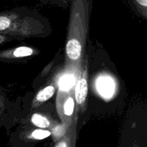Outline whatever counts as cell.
Here are the masks:
<instances>
[{"label": "cell", "instance_id": "9c48e42d", "mask_svg": "<svg viewBox=\"0 0 147 147\" xmlns=\"http://www.w3.org/2000/svg\"><path fill=\"white\" fill-rule=\"evenodd\" d=\"M52 135V132L50 130L42 129H34L27 131L23 136V139H26L27 142H35L41 141Z\"/></svg>", "mask_w": 147, "mask_h": 147}, {"label": "cell", "instance_id": "52a82bcc", "mask_svg": "<svg viewBox=\"0 0 147 147\" xmlns=\"http://www.w3.org/2000/svg\"><path fill=\"white\" fill-rule=\"evenodd\" d=\"M57 82L56 80H53L45 87L39 90L32 102V109H35L50 100L57 91Z\"/></svg>", "mask_w": 147, "mask_h": 147}, {"label": "cell", "instance_id": "8fae6325", "mask_svg": "<svg viewBox=\"0 0 147 147\" xmlns=\"http://www.w3.org/2000/svg\"><path fill=\"white\" fill-rule=\"evenodd\" d=\"M5 96L2 89L0 87V128L2 125L3 119H4V112H5Z\"/></svg>", "mask_w": 147, "mask_h": 147}, {"label": "cell", "instance_id": "6da1fadb", "mask_svg": "<svg viewBox=\"0 0 147 147\" xmlns=\"http://www.w3.org/2000/svg\"><path fill=\"white\" fill-rule=\"evenodd\" d=\"M93 0H70L65 44V69L78 72L84 60Z\"/></svg>", "mask_w": 147, "mask_h": 147}, {"label": "cell", "instance_id": "30bf717a", "mask_svg": "<svg viewBox=\"0 0 147 147\" xmlns=\"http://www.w3.org/2000/svg\"><path fill=\"white\" fill-rule=\"evenodd\" d=\"M137 12L144 19L147 18V0H130Z\"/></svg>", "mask_w": 147, "mask_h": 147}, {"label": "cell", "instance_id": "ba28073f", "mask_svg": "<svg viewBox=\"0 0 147 147\" xmlns=\"http://www.w3.org/2000/svg\"><path fill=\"white\" fill-rule=\"evenodd\" d=\"M77 123L65 131L61 136L54 141L53 147H76L77 140Z\"/></svg>", "mask_w": 147, "mask_h": 147}, {"label": "cell", "instance_id": "3957f363", "mask_svg": "<svg viewBox=\"0 0 147 147\" xmlns=\"http://www.w3.org/2000/svg\"><path fill=\"white\" fill-rule=\"evenodd\" d=\"M56 110L65 131L78 121L79 111L76 106L74 88L59 90L56 97Z\"/></svg>", "mask_w": 147, "mask_h": 147}, {"label": "cell", "instance_id": "8992f818", "mask_svg": "<svg viewBox=\"0 0 147 147\" xmlns=\"http://www.w3.org/2000/svg\"><path fill=\"white\" fill-rule=\"evenodd\" d=\"M30 121L37 129H47L54 132L55 129L58 126V123L50 115L42 113H34L31 116Z\"/></svg>", "mask_w": 147, "mask_h": 147}, {"label": "cell", "instance_id": "7a4b0ae2", "mask_svg": "<svg viewBox=\"0 0 147 147\" xmlns=\"http://www.w3.org/2000/svg\"><path fill=\"white\" fill-rule=\"evenodd\" d=\"M50 30L48 21L35 10L19 7L0 12V34L14 40L45 37Z\"/></svg>", "mask_w": 147, "mask_h": 147}, {"label": "cell", "instance_id": "4fadbf2b", "mask_svg": "<svg viewBox=\"0 0 147 147\" xmlns=\"http://www.w3.org/2000/svg\"><path fill=\"white\" fill-rule=\"evenodd\" d=\"M11 40H14V39L12 37L0 34V46L2 44L7 42L11 41Z\"/></svg>", "mask_w": 147, "mask_h": 147}, {"label": "cell", "instance_id": "7c38bea8", "mask_svg": "<svg viewBox=\"0 0 147 147\" xmlns=\"http://www.w3.org/2000/svg\"><path fill=\"white\" fill-rule=\"evenodd\" d=\"M53 2L55 3L57 5L60 6V7H66L70 4V0H50Z\"/></svg>", "mask_w": 147, "mask_h": 147}, {"label": "cell", "instance_id": "5bb4252c", "mask_svg": "<svg viewBox=\"0 0 147 147\" xmlns=\"http://www.w3.org/2000/svg\"><path fill=\"white\" fill-rule=\"evenodd\" d=\"M131 147H139V145L137 142H134V143L131 146Z\"/></svg>", "mask_w": 147, "mask_h": 147}, {"label": "cell", "instance_id": "5b68a950", "mask_svg": "<svg viewBox=\"0 0 147 147\" xmlns=\"http://www.w3.org/2000/svg\"><path fill=\"white\" fill-rule=\"evenodd\" d=\"M39 50L29 46H20L0 51V61L8 62L27 58L38 54Z\"/></svg>", "mask_w": 147, "mask_h": 147}, {"label": "cell", "instance_id": "277c9868", "mask_svg": "<svg viewBox=\"0 0 147 147\" xmlns=\"http://www.w3.org/2000/svg\"><path fill=\"white\" fill-rule=\"evenodd\" d=\"M78 74L77 81L74 88V96L79 114H83L87 106L88 93V61L86 58Z\"/></svg>", "mask_w": 147, "mask_h": 147}]
</instances>
